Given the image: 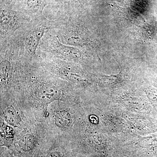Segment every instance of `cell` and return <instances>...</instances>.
I'll list each match as a JSON object with an SVG mask.
<instances>
[{"label": "cell", "instance_id": "cell-1", "mask_svg": "<svg viewBox=\"0 0 157 157\" xmlns=\"http://www.w3.org/2000/svg\"><path fill=\"white\" fill-rule=\"evenodd\" d=\"M54 22L43 17L32 20L28 25L26 32L23 37V52L26 57L33 58L36 54L37 49L40 42L46 33L54 25Z\"/></svg>", "mask_w": 157, "mask_h": 157}, {"label": "cell", "instance_id": "cell-2", "mask_svg": "<svg viewBox=\"0 0 157 157\" xmlns=\"http://www.w3.org/2000/svg\"><path fill=\"white\" fill-rule=\"evenodd\" d=\"M32 20L14 6L1 4V40L10 38L15 31L25 26Z\"/></svg>", "mask_w": 157, "mask_h": 157}, {"label": "cell", "instance_id": "cell-3", "mask_svg": "<svg viewBox=\"0 0 157 157\" xmlns=\"http://www.w3.org/2000/svg\"><path fill=\"white\" fill-rule=\"evenodd\" d=\"M48 32L45 34L40 44L44 51L50 53L54 58L65 61H76L81 58L82 54L79 49L63 44L56 35H50Z\"/></svg>", "mask_w": 157, "mask_h": 157}, {"label": "cell", "instance_id": "cell-4", "mask_svg": "<svg viewBox=\"0 0 157 157\" xmlns=\"http://www.w3.org/2000/svg\"><path fill=\"white\" fill-rule=\"evenodd\" d=\"M50 4L51 0H17L14 7L34 19L43 16L44 9Z\"/></svg>", "mask_w": 157, "mask_h": 157}, {"label": "cell", "instance_id": "cell-5", "mask_svg": "<svg viewBox=\"0 0 157 157\" xmlns=\"http://www.w3.org/2000/svg\"><path fill=\"white\" fill-rule=\"evenodd\" d=\"M77 0H51V4L65 16H69L73 12Z\"/></svg>", "mask_w": 157, "mask_h": 157}, {"label": "cell", "instance_id": "cell-6", "mask_svg": "<svg viewBox=\"0 0 157 157\" xmlns=\"http://www.w3.org/2000/svg\"><path fill=\"white\" fill-rule=\"evenodd\" d=\"M1 81L4 83L10 78L11 75V63L9 56H1Z\"/></svg>", "mask_w": 157, "mask_h": 157}, {"label": "cell", "instance_id": "cell-7", "mask_svg": "<svg viewBox=\"0 0 157 157\" xmlns=\"http://www.w3.org/2000/svg\"><path fill=\"white\" fill-rule=\"evenodd\" d=\"M19 148L22 151L29 152L33 149L35 146V140L31 136H25L22 137L18 143Z\"/></svg>", "mask_w": 157, "mask_h": 157}, {"label": "cell", "instance_id": "cell-8", "mask_svg": "<svg viewBox=\"0 0 157 157\" xmlns=\"http://www.w3.org/2000/svg\"><path fill=\"white\" fill-rule=\"evenodd\" d=\"M47 157H63V155L59 151L54 150L51 152Z\"/></svg>", "mask_w": 157, "mask_h": 157}, {"label": "cell", "instance_id": "cell-9", "mask_svg": "<svg viewBox=\"0 0 157 157\" xmlns=\"http://www.w3.org/2000/svg\"><path fill=\"white\" fill-rule=\"evenodd\" d=\"M17 0H1V4L14 6Z\"/></svg>", "mask_w": 157, "mask_h": 157}, {"label": "cell", "instance_id": "cell-10", "mask_svg": "<svg viewBox=\"0 0 157 157\" xmlns=\"http://www.w3.org/2000/svg\"><path fill=\"white\" fill-rule=\"evenodd\" d=\"M9 157H14L13 156L11 155H10V156H9Z\"/></svg>", "mask_w": 157, "mask_h": 157}]
</instances>
